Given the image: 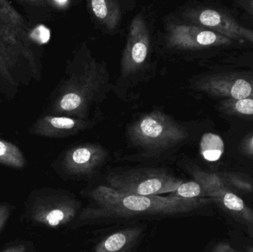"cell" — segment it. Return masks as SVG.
Masks as SVG:
<instances>
[{"instance_id":"obj_23","label":"cell","mask_w":253,"mask_h":252,"mask_svg":"<svg viewBox=\"0 0 253 252\" xmlns=\"http://www.w3.org/2000/svg\"><path fill=\"white\" fill-rule=\"evenodd\" d=\"M242 151L247 155L253 157V133L244 141L242 143Z\"/></svg>"},{"instance_id":"obj_9","label":"cell","mask_w":253,"mask_h":252,"mask_svg":"<svg viewBox=\"0 0 253 252\" xmlns=\"http://www.w3.org/2000/svg\"><path fill=\"white\" fill-rule=\"evenodd\" d=\"M190 19L231 40L253 43V31L238 23L225 12L214 9H200L189 12Z\"/></svg>"},{"instance_id":"obj_2","label":"cell","mask_w":253,"mask_h":252,"mask_svg":"<svg viewBox=\"0 0 253 252\" xmlns=\"http://www.w3.org/2000/svg\"><path fill=\"white\" fill-rule=\"evenodd\" d=\"M42 50L29 36L0 22V96L13 100L19 89L42 78Z\"/></svg>"},{"instance_id":"obj_11","label":"cell","mask_w":253,"mask_h":252,"mask_svg":"<svg viewBox=\"0 0 253 252\" xmlns=\"http://www.w3.org/2000/svg\"><path fill=\"white\" fill-rule=\"evenodd\" d=\"M150 45V35L145 22L141 16H136L131 25L123 56V71L125 73L132 72L144 63Z\"/></svg>"},{"instance_id":"obj_18","label":"cell","mask_w":253,"mask_h":252,"mask_svg":"<svg viewBox=\"0 0 253 252\" xmlns=\"http://www.w3.org/2000/svg\"><path fill=\"white\" fill-rule=\"evenodd\" d=\"M200 151L203 158L208 161H216L224 152V143L218 135L205 133L200 142Z\"/></svg>"},{"instance_id":"obj_17","label":"cell","mask_w":253,"mask_h":252,"mask_svg":"<svg viewBox=\"0 0 253 252\" xmlns=\"http://www.w3.org/2000/svg\"><path fill=\"white\" fill-rule=\"evenodd\" d=\"M0 164L12 168L22 169L26 165V159L19 146L0 139Z\"/></svg>"},{"instance_id":"obj_7","label":"cell","mask_w":253,"mask_h":252,"mask_svg":"<svg viewBox=\"0 0 253 252\" xmlns=\"http://www.w3.org/2000/svg\"><path fill=\"white\" fill-rule=\"evenodd\" d=\"M108 158L105 148L86 144L65 151L54 163V167L68 179L89 180L97 174Z\"/></svg>"},{"instance_id":"obj_8","label":"cell","mask_w":253,"mask_h":252,"mask_svg":"<svg viewBox=\"0 0 253 252\" xmlns=\"http://www.w3.org/2000/svg\"><path fill=\"white\" fill-rule=\"evenodd\" d=\"M167 41L169 47L187 50L233 44V40L207 28L175 23L171 24L168 28Z\"/></svg>"},{"instance_id":"obj_10","label":"cell","mask_w":253,"mask_h":252,"mask_svg":"<svg viewBox=\"0 0 253 252\" xmlns=\"http://www.w3.org/2000/svg\"><path fill=\"white\" fill-rule=\"evenodd\" d=\"M91 126V122L85 119L42 113L28 128V133L39 137L64 138L77 134Z\"/></svg>"},{"instance_id":"obj_5","label":"cell","mask_w":253,"mask_h":252,"mask_svg":"<svg viewBox=\"0 0 253 252\" xmlns=\"http://www.w3.org/2000/svg\"><path fill=\"white\" fill-rule=\"evenodd\" d=\"M105 186L127 195H159L175 192L184 182L162 168H132L108 173Z\"/></svg>"},{"instance_id":"obj_24","label":"cell","mask_w":253,"mask_h":252,"mask_svg":"<svg viewBox=\"0 0 253 252\" xmlns=\"http://www.w3.org/2000/svg\"><path fill=\"white\" fill-rule=\"evenodd\" d=\"M236 3L253 19V0H239Z\"/></svg>"},{"instance_id":"obj_13","label":"cell","mask_w":253,"mask_h":252,"mask_svg":"<svg viewBox=\"0 0 253 252\" xmlns=\"http://www.w3.org/2000/svg\"><path fill=\"white\" fill-rule=\"evenodd\" d=\"M146 228L135 224L118 229L104 237L90 252H138Z\"/></svg>"},{"instance_id":"obj_16","label":"cell","mask_w":253,"mask_h":252,"mask_svg":"<svg viewBox=\"0 0 253 252\" xmlns=\"http://www.w3.org/2000/svg\"><path fill=\"white\" fill-rule=\"evenodd\" d=\"M0 22L17 32L29 36L32 38L34 25H31L25 16L21 14L12 5L11 2L7 0H0Z\"/></svg>"},{"instance_id":"obj_21","label":"cell","mask_w":253,"mask_h":252,"mask_svg":"<svg viewBox=\"0 0 253 252\" xmlns=\"http://www.w3.org/2000/svg\"><path fill=\"white\" fill-rule=\"evenodd\" d=\"M225 112L230 114L242 115H253V99H245L242 100H227L222 106Z\"/></svg>"},{"instance_id":"obj_25","label":"cell","mask_w":253,"mask_h":252,"mask_svg":"<svg viewBox=\"0 0 253 252\" xmlns=\"http://www.w3.org/2000/svg\"><path fill=\"white\" fill-rule=\"evenodd\" d=\"M25 247L24 245H17L14 247H10L6 249L5 250L1 252H25Z\"/></svg>"},{"instance_id":"obj_15","label":"cell","mask_w":253,"mask_h":252,"mask_svg":"<svg viewBox=\"0 0 253 252\" xmlns=\"http://www.w3.org/2000/svg\"><path fill=\"white\" fill-rule=\"evenodd\" d=\"M90 7L95 17L108 29L114 30L121 21V8L118 2L111 0H93Z\"/></svg>"},{"instance_id":"obj_6","label":"cell","mask_w":253,"mask_h":252,"mask_svg":"<svg viewBox=\"0 0 253 252\" xmlns=\"http://www.w3.org/2000/svg\"><path fill=\"white\" fill-rule=\"evenodd\" d=\"M134 145L149 152H160L185 140V129L162 112H152L139 118L129 130Z\"/></svg>"},{"instance_id":"obj_12","label":"cell","mask_w":253,"mask_h":252,"mask_svg":"<svg viewBox=\"0 0 253 252\" xmlns=\"http://www.w3.org/2000/svg\"><path fill=\"white\" fill-rule=\"evenodd\" d=\"M201 90L220 97L233 100L253 99V80L237 78L232 75H212L207 77L199 84Z\"/></svg>"},{"instance_id":"obj_22","label":"cell","mask_w":253,"mask_h":252,"mask_svg":"<svg viewBox=\"0 0 253 252\" xmlns=\"http://www.w3.org/2000/svg\"><path fill=\"white\" fill-rule=\"evenodd\" d=\"M12 211L13 207L10 204H0V232L7 223Z\"/></svg>"},{"instance_id":"obj_3","label":"cell","mask_w":253,"mask_h":252,"mask_svg":"<svg viewBox=\"0 0 253 252\" xmlns=\"http://www.w3.org/2000/svg\"><path fill=\"white\" fill-rule=\"evenodd\" d=\"M108 79L103 65L94 59L84 60L55 89L42 113L84 119L86 109L103 92Z\"/></svg>"},{"instance_id":"obj_1","label":"cell","mask_w":253,"mask_h":252,"mask_svg":"<svg viewBox=\"0 0 253 252\" xmlns=\"http://www.w3.org/2000/svg\"><path fill=\"white\" fill-rule=\"evenodd\" d=\"M87 194L90 203L74 223L77 227L134 218L177 217L191 213L206 203L202 198L127 195L105 185H98Z\"/></svg>"},{"instance_id":"obj_14","label":"cell","mask_w":253,"mask_h":252,"mask_svg":"<svg viewBox=\"0 0 253 252\" xmlns=\"http://www.w3.org/2000/svg\"><path fill=\"white\" fill-rule=\"evenodd\" d=\"M16 2L22 7L25 18L31 25H38L50 17L51 9H59L66 6L68 1H44V0H17Z\"/></svg>"},{"instance_id":"obj_4","label":"cell","mask_w":253,"mask_h":252,"mask_svg":"<svg viewBox=\"0 0 253 252\" xmlns=\"http://www.w3.org/2000/svg\"><path fill=\"white\" fill-rule=\"evenodd\" d=\"M82 201L64 189H37L26 203L28 218L36 224L49 228L72 227L83 211Z\"/></svg>"},{"instance_id":"obj_19","label":"cell","mask_w":253,"mask_h":252,"mask_svg":"<svg viewBox=\"0 0 253 252\" xmlns=\"http://www.w3.org/2000/svg\"><path fill=\"white\" fill-rule=\"evenodd\" d=\"M210 195L214 197V198L218 197L220 201L224 204V207L228 210L233 212H237V213H243L248 216V211H246L244 201L237 195L232 193L231 192H226L221 193L219 191L218 192H212Z\"/></svg>"},{"instance_id":"obj_20","label":"cell","mask_w":253,"mask_h":252,"mask_svg":"<svg viewBox=\"0 0 253 252\" xmlns=\"http://www.w3.org/2000/svg\"><path fill=\"white\" fill-rule=\"evenodd\" d=\"M204 195L202 186L196 181L183 182L169 196L182 199H197Z\"/></svg>"}]
</instances>
